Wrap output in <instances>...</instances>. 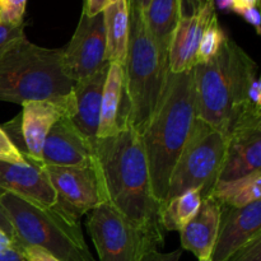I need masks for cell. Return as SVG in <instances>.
I'll list each match as a JSON object with an SVG mask.
<instances>
[{
  "label": "cell",
  "mask_w": 261,
  "mask_h": 261,
  "mask_svg": "<svg viewBox=\"0 0 261 261\" xmlns=\"http://www.w3.org/2000/svg\"><path fill=\"white\" fill-rule=\"evenodd\" d=\"M93 162L106 203L138 228L165 237L140 133L129 125L115 137L98 138Z\"/></svg>",
  "instance_id": "1"
},
{
  "label": "cell",
  "mask_w": 261,
  "mask_h": 261,
  "mask_svg": "<svg viewBox=\"0 0 261 261\" xmlns=\"http://www.w3.org/2000/svg\"><path fill=\"white\" fill-rule=\"evenodd\" d=\"M196 119L193 69L168 71L165 91L150 121L140 134L149 167L153 196L166 200L171 173L186 145Z\"/></svg>",
  "instance_id": "2"
},
{
  "label": "cell",
  "mask_w": 261,
  "mask_h": 261,
  "mask_svg": "<svg viewBox=\"0 0 261 261\" xmlns=\"http://www.w3.org/2000/svg\"><path fill=\"white\" fill-rule=\"evenodd\" d=\"M196 117L223 135L250 103L247 88L259 68L251 56L227 36L219 53L193 68ZM252 106V105H251Z\"/></svg>",
  "instance_id": "3"
},
{
  "label": "cell",
  "mask_w": 261,
  "mask_h": 261,
  "mask_svg": "<svg viewBox=\"0 0 261 261\" xmlns=\"http://www.w3.org/2000/svg\"><path fill=\"white\" fill-rule=\"evenodd\" d=\"M63 48H46L27 37L0 58V101L23 105L30 101L63 102L74 83L64 73Z\"/></svg>",
  "instance_id": "4"
},
{
  "label": "cell",
  "mask_w": 261,
  "mask_h": 261,
  "mask_svg": "<svg viewBox=\"0 0 261 261\" xmlns=\"http://www.w3.org/2000/svg\"><path fill=\"white\" fill-rule=\"evenodd\" d=\"M0 205L14 228V245L40 247L60 261H96L81 221L64 213L56 204L46 208L4 191L0 193Z\"/></svg>",
  "instance_id": "5"
},
{
  "label": "cell",
  "mask_w": 261,
  "mask_h": 261,
  "mask_svg": "<svg viewBox=\"0 0 261 261\" xmlns=\"http://www.w3.org/2000/svg\"><path fill=\"white\" fill-rule=\"evenodd\" d=\"M129 43L124 68L132 125L142 134L154 115L168 74V58L148 31L143 12L129 7Z\"/></svg>",
  "instance_id": "6"
},
{
  "label": "cell",
  "mask_w": 261,
  "mask_h": 261,
  "mask_svg": "<svg viewBox=\"0 0 261 261\" xmlns=\"http://www.w3.org/2000/svg\"><path fill=\"white\" fill-rule=\"evenodd\" d=\"M226 145V135L196 117L186 145L173 166L166 200L188 190L200 191L203 199L211 195L223 167Z\"/></svg>",
  "instance_id": "7"
},
{
  "label": "cell",
  "mask_w": 261,
  "mask_h": 261,
  "mask_svg": "<svg viewBox=\"0 0 261 261\" xmlns=\"http://www.w3.org/2000/svg\"><path fill=\"white\" fill-rule=\"evenodd\" d=\"M86 226L99 261H140L165 244V237L135 227L109 203L89 212Z\"/></svg>",
  "instance_id": "8"
},
{
  "label": "cell",
  "mask_w": 261,
  "mask_h": 261,
  "mask_svg": "<svg viewBox=\"0 0 261 261\" xmlns=\"http://www.w3.org/2000/svg\"><path fill=\"white\" fill-rule=\"evenodd\" d=\"M56 193V205L65 214L81 221L105 200L103 189L94 162L83 166L41 165Z\"/></svg>",
  "instance_id": "9"
},
{
  "label": "cell",
  "mask_w": 261,
  "mask_h": 261,
  "mask_svg": "<svg viewBox=\"0 0 261 261\" xmlns=\"http://www.w3.org/2000/svg\"><path fill=\"white\" fill-rule=\"evenodd\" d=\"M261 171V109L247 106L227 135L226 154L218 181Z\"/></svg>",
  "instance_id": "10"
},
{
  "label": "cell",
  "mask_w": 261,
  "mask_h": 261,
  "mask_svg": "<svg viewBox=\"0 0 261 261\" xmlns=\"http://www.w3.org/2000/svg\"><path fill=\"white\" fill-rule=\"evenodd\" d=\"M61 64L64 73L73 82L88 78L110 64L106 60L103 13L88 17L82 12L70 42L63 48Z\"/></svg>",
  "instance_id": "11"
},
{
  "label": "cell",
  "mask_w": 261,
  "mask_h": 261,
  "mask_svg": "<svg viewBox=\"0 0 261 261\" xmlns=\"http://www.w3.org/2000/svg\"><path fill=\"white\" fill-rule=\"evenodd\" d=\"M222 206L212 261H226L234 251L261 233V201L242 208Z\"/></svg>",
  "instance_id": "12"
},
{
  "label": "cell",
  "mask_w": 261,
  "mask_h": 261,
  "mask_svg": "<svg viewBox=\"0 0 261 261\" xmlns=\"http://www.w3.org/2000/svg\"><path fill=\"white\" fill-rule=\"evenodd\" d=\"M214 2L181 15L168 47V70L180 74L195 66L196 53L206 25L216 15Z\"/></svg>",
  "instance_id": "13"
},
{
  "label": "cell",
  "mask_w": 261,
  "mask_h": 261,
  "mask_svg": "<svg viewBox=\"0 0 261 261\" xmlns=\"http://www.w3.org/2000/svg\"><path fill=\"white\" fill-rule=\"evenodd\" d=\"M110 64L88 78L74 83L68 97V115L81 134L94 147L97 142L102 92Z\"/></svg>",
  "instance_id": "14"
},
{
  "label": "cell",
  "mask_w": 261,
  "mask_h": 261,
  "mask_svg": "<svg viewBox=\"0 0 261 261\" xmlns=\"http://www.w3.org/2000/svg\"><path fill=\"white\" fill-rule=\"evenodd\" d=\"M93 161V145L81 134L68 116L55 122L46 137L41 165L83 166Z\"/></svg>",
  "instance_id": "15"
},
{
  "label": "cell",
  "mask_w": 261,
  "mask_h": 261,
  "mask_svg": "<svg viewBox=\"0 0 261 261\" xmlns=\"http://www.w3.org/2000/svg\"><path fill=\"white\" fill-rule=\"evenodd\" d=\"M65 115H68V98L63 102L30 101L22 105L20 132L24 143L23 155L25 160L41 165L46 137L55 122Z\"/></svg>",
  "instance_id": "16"
},
{
  "label": "cell",
  "mask_w": 261,
  "mask_h": 261,
  "mask_svg": "<svg viewBox=\"0 0 261 261\" xmlns=\"http://www.w3.org/2000/svg\"><path fill=\"white\" fill-rule=\"evenodd\" d=\"M19 195L41 206L56 204V193L38 163H9L0 161V193Z\"/></svg>",
  "instance_id": "17"
},
{
  "label": "cell",
  "mask_w": 261,
  "mask_h": 261,
  "mask_svg": "<svg viewBox=\"0 0 261 261\" xmlns=\"http://www.w3.org/2000/svg\"><path fill=\"white\" fill-rule=\"evenodd\" d=\"M132 125V109L125 87L124 68L110 63L102 92L97 138H109L120 134Z\"/></svg>",
  "instance_id": "18"
},
{
  "label": "cell",
  "mask_w": 261,
  "mask_h": 261,
  "mask_svg": "<svg viewBox=\"0 0 261 261\" xmlns=\"http://www.w3.org/2000/svg\"><path fill=\"white\" fill-rule=\"evenodd\" d=\"M221 211V204L212 196H206L195 217L180 231L182 249L193 252L198 260L211 259L218 233Z\"/></svg>",
  "instance_id": "19"
},
{
  "label": "cell",
  "mask_w": 261,
  "mask_h": 261,
  "mask_svg": "<svg viewBox=\"0 0 261 261\" xmlns=\"http://www.w3.org/2000/svg\"><path fill=\"white\" fill-rule=\"evenodd\" d=\"M106 60L124 65L129 43V3L116 0L103 10Z\"/></svg>",
  "instance_id": "20"
},
{
  "label": "cell",
  "mask_w": 261,
  "mask_h": 261,
  "mask_svg": "<svg viewBox=\"0 0 261 261\" xmlns=\"http://www.w3.org/2000/svg\"><path fill=\"white\" fill-rule=\"evenodd\" d=\"M182 15V0H150L143 12L148 31L161 53L168 58L171 37Z\"/></svg>",
  "instance_id": "21"
},
{
  "label": "cell",
  "mask_w": 261,
  "mask_h": 261,
  "mask_svg": "<svg viewBox=\"0 0 261 261\" xmlns=\"http://www.w3.org/2000/svg\"><path fill=\"white\" fill-rule=\"evenodd\" d=\"M209 196L229 208H242L260 200L261 171L234 180L218 181Z\"/></svg>",
  "instance_id": "22"
},
{
  "label": "cell",
  "mask_w": 261,
  "mask_h": 261,
  "mask_svg": "<svg viewBox=\"0 0 261 261\" xmlns=\"http://www.w3.org/2000/svg\"><path fill=\"white\" fill-rule=\"evenodd\" d=\"M201 201L200 191L188 190L161 204L160 222L163 231L180 232L198 213Z\"/></svg>",
  "instance_id": "23"
},
{
  "label": "cell",
  "mask_w": 261,
  "mask_h": 261,
  "mask_svg": "<svg viewBox=\"0 0 261 261\" xmlns=\"http://www.w3.org/2000/svg\"><path fill=\"white\" fill-rule=\"evenodd\" d=\"M226 38L227 35L222 30L221 24L218 22V17L216 14L212 18V20L206 25L205 31L203 33L198 53H196V64L208 63L209 60H212L219 53Z\"/></svg>",
  "instance_id": "24"
},
{
  "label": "cell",
  "mask_w": 261,
  "mask_h": 261,
  "mask_svg": "<svg viewBox=\"0 0 261 261\" xmlns=\"http://www.w3.org/2000/svg\"><path fill=\"white\" fill-rule=\"evenodd\" d=\"M27 0H0V22L7 24H23Z\"/></svg>",
  "instance_id": "25"
},
{
  "label": "cell",
  "mask_w": 261,
  "mask_h": 261,
  "mask_svg": "<svg viewBox=\"0 0 261 261\" xmlns=\"http://www.w3.org/2000/svg\"><path fill=\"white\" fill-rule=\"evenodd\" d=\"M24 23L19 25L0 22V58L19 40L25 37Z\"/></svg>",
  "instance_id": "26"
},
{
  "label": "cell",
  "mask_w": 261,
  "mask_h": 261,
  "mask_svg": "<svg viewBox=\"0 0 261 261\" xmlns=\"http://www.w3.org/2000/svg\"><path fill=\"white\" fill-rule=\"evenodd\" d=\"M226 261H261V233L240 247Z\"/></svg>",
  "instance_id": "27"
},
{
  "label": "cell",
  "mask_w": 261,
  "mask_h": 261,
  "mask_svg": "<svg viewBox=\"0 0 261 261\" xmlns=\"http://www.w3.org/2000/svg\"><path fill=\"white\" fill-rule=\"evenodd\" d=\"M0 161L9 163H27L28 161L23 157L14 143L12 142L7 133L0 126Z\"/></svg>",
  "instance_id": "28"
},
{
  "label": "cell",
  "mask_w": 261,
  "mask_h": 261,
  "mask_svg": "<svg viewBox=\"0 0 261 261\" xmlns=\"http://www.w3.org/2000/svg\"><path fill=\"white\" fill-rule=\"evenodd\" d=\"M15 246L19 247L25 261H60L40 247L22 246V245H15Z\"/></svg>",
  "instance_id": "29"
},
{
  "label": "cell",
  "mask_w": 261,
  "mask_h": 261,
  "mask_svg": "<svg viewBox=\"0 0 261 261\" xmlns=\"http://www.w3.org/2000/svg\"><path fill=\"white\" fill-rule=\"evenodd\" d=\"M182 251L180 249L172 252H161L160 250H153L147 252L140 261H180Z\"/></svg>",
  "instance_id": "30"
},
{
  "label": "cell",
  "mask_w": 261,
  "mask_h": 261,
  "mask_svg": "<svg viewBox=\"0 0 261 261\" xmlns=\"http://www.w3.org/2000/svg\"><path fill=\"white\" fill-rule=\"evenodd\" d=\"M237 14L241 15L245 20H246L249 24H251L255 28L257 35H261V18H260V12L257 9V7L247 8V9L237 10Z\"/></svg>",
  "instance_id": "31"
},
{
  "label": "cell",
  "mask_w": 261,
  "mask_h": 261,
  "mask_svg": "<svg viewBox=\"0 0 261 261\" xmlns=\"http://www.w3.org/2000/svg\"><path fill=\"white\" fill-rule=\"evenodd\" d=\"M114 2L116 0H84L83 13H86L88 17H94L99 13H103V10Z\"/></svg>",
  "instance_id": "32"
},
{
  "label": "cell",
  "mask_w": 261,
  "mask_h": 261,
  "mask_svg": "<svg viewBox=\"0 0 261 261\" xmlns=\"http://www.w3.org/2000/svg\"><path fill=\"white\" fill-rule=\"evenodd\" d=\"M247 102L252 106L261 109V82L260 76L256 75L250 83L249 88H247Z\"/></svg>",
  "instance_id": "33"
},
{
  "label": "cell",
  "mask_w": 261,
  "mask_h": 261,
  "mask_svg": "<svg viewBox=\"0 0 261 261\" xmlns=\"http://www.w3.org/2000/svg\"><path fill=\"white\" fill-rule=\"evenodd\" d=\"M0 261H25L22 251L18 246H13L10 249L0 251Z\"/></svg>",
  "instance_id": "34"
},
{
  "label": "cell",
  "mask_w": 261,
  "mask_h": 261,
  "mask_svg": "<svg viewBox=\"0 0 261 261\" xmlns=\"http://www.w3.org/2000/svg\"><path fill=\"white\" fill-rule=\"evenodd\" d=\"M0 229H2V231H4L5 233H7L8 236H9L10 239L15 242L14 228H13L12 223H10L9 218H8L7 213H5V211L3 209L2 205H0Z\"/></svg>",
  "instance_id": "35"
},
{
  "label": "cell",
  "mask_w": 261,
  "mask_h": 261,
  "mask_svg": "<svg viewBox=\"0 0 261 261\" xmlns=\"http://www.w3.org/2000/svg\"><path fill=\"white\" fill-rule=\"evenodd\" d=\"M257 2L259 0H232V10L236 13L237 10L257 7Z\"/></svg>",
  "instance_id": "36"
},
{
  "label": "cell",
  "mask_w": 261,
  "mask_h": 261,
  "mask_svg": "<svg viewBox=\"0 0 261 261\" xmlns=\"http://www.w3.org/2000/svg\"><path fill=\"white\" fill-rule=\"evenodd\" d=\"M13 246H14V241H13L4 231L0 229V251H2V250L10 249V247Z\"/></svg>",
  "instance_id": "37"
},
{
  "label": "cell",
  "mask_w": 261,
  "mask_h": 261,
  "mask_svg": "<svg viewBox=\"0 0 261 261\" xmlns=\"http://www.w3.org/2000/svg\"><path fill=\"white\" fill-rule=\"evenodd\" d=\"M127 3H129L130 8H137V9L144 12L148 5H149L150 0H127Z\"/></svg>",
  "instance_id": "38"
},
{
  "label": "cell",
  "mask_w": 261,
  "mask_h": 261,
  "mask_svg": "<svg viewBox=\"0 0 261 261\" xmlns=\"http://www.w3.org/2000/svg\"><path fill=\"white\" fill-rule=\"evenodd\" d=\"M218 8L222 10L232 9V0H217Z\"/></svg>",
  "instance_id": "39"
},
{
  "label": "cell",
  "mask_w": 261,
  "mask_h": 261,
  "mask_svg": "<svg viewBox=\"0 0 261 261\" xmlns=\"http://www.w3.org/2000/svg\"><path fill=\"white\" fill-rule=\"evenodd\" d=\"M189 2H190L191 5H193V9H191V12H193V10H195L196 8L203 7L204 4H208V3H212V2H213V0H189Z\"/></svg>",
  "instance_id": "40"
},
{
  "label": "cell",
  "mask_w": 261,
  "mask_h": 261,
  "mask_svg": "<svg viewBox=\"0 0 261 261\" xmlns=\"http://www.w3.org/2000/svg\"><path fill=\"white\" fill-rule=\"evenodd\" d=\"M198 261H212L211 259H206V260H198Z\"/></svg>",
  "instance_id": "41"
}]
</instances>
